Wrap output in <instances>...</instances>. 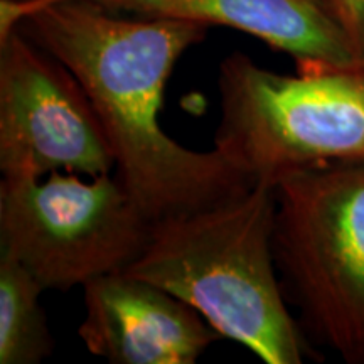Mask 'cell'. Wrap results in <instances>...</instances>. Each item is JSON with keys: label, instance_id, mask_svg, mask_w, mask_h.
<instances>
[{"label": "cell", "instance_id": "cell-7", "mask_svg": "<svg viewBox=\"0 0 364 364\" xmlns=\"http://www.w3.org/2000/svg\"><path fill=\"white\" fill-rule=\"evenodd\" d=\"M86 349L112 364H194L223 336L176 295L127 272L83 287Z\"/></svg>", "mask_w": 364, "mask_h": 364}, {"label": "cell", "instance_id": "cell-1", "mask_svg": "<svg viewBox=\"0 0 364 364\" xmlns=\"http://www.w3.org/2000/svg\"><path fill=\"white\" fill-rule=\"evenodd\" d=\"M14 27L80 80L110 142L113 172L154 223L255 184L216 149L191 150L159 124L177 59L206 38L209 26L135 16L91 0H0V38Z\"/></svg>", "mask_w": 364, "mask_h": 364}, {"label": "cell", "instance_id": "cell-2", "mask_svg": "<svg viewBox=\"0 0 364 364\" xmlns=\"http://www.w3.org/2000/svg\"><path fill=\"white\" fill-rule=\"evenodd\" d=\"M273 186L156 221L127 273L194 307L223 338L267 364L316 358L282 292L272 252Z\"/></svg>", "mask_w": 364, "mask_h": 364}, {"label": "cell", "instance_id": "cell-3", "mask_svg": "<svg viewBox=\"0 0 364 364\" xmlns=\"http://www.w3.org/2000/svg\"><path fill=\"white\" fill-rule=\"evenodd\" d=\"M215 149L252 182L364 162V58L282 75L247 54L223 59Z\"/></svg>", "mask_w": 364, "mask_h": 364}, {"label": "cell", "instance_id": "cell-5", "mask_svg": "<svg viewBox=\"0 0 364 364\" xmlns=\"http://www.w3.org/2000/svg\"><path fill=\"white\" fill-rule=\"evenodd\" d=\"M152 226L115 172L88 181L51 172L46 181L0 182V255L26 268L44 292L125 272Z\"/></svg>", "mask_w": 364, "mask_h": 364}, {"label": "cell", "instance_id": "cell-10", "mask_svg": "<svg viewBox=\"0 0 364 364\" xmlns=\"http://www.w3.org/2000/svg\"><path fill=\"white\" fill-rule=\"evenodd\" d=\"M331 2L359 58H364V0H331Z\"/></svg>", "mask_w": 364, "mask_h": 364}, {"label": "cell", "instance_id": "cell-9", "mask_svg": "<svg viewBox=\"0 0 364 364\" xmlns=\"http://www.w3.org/2000/svg\"><path fill=\"white\" fill-rule=\"evenodd\" d=\"M43 292L26 268L0 255V364H39L53 354Z\"/></svg>", "mask_w": 364, "mask_h": 364}, {"label": "cell", "instance_id": "cell-6", "mask_svg": "<svg viewBox=\"0 0 364 364\" xmlns=\"http://www.w3.org/2000/svg\"><path fill=\"white\" fill-rule=\"evenodd\" d=\"M97 177L115 159L97 108L59 59L19 27L0 38V172Z\"/></svg>", "mask_w": 364, "mask_h": 364}, {"label": "cell", "instance_id": "cell-4", "mask_svg": "<svg viewBox=\"0 0 364 364\" xmlns=\"http://www.w3.org/2000/svg\"><path fill=\"white\" fill-rule=\"evenodd\" d=\"M273 196V262L300 329L364 364V162L290 172Z\"/></svg>", "mask_w": 364, "mask_h": 364}, {"label": "cell", "instance_id": "cell-8", "mask_svg": "<svg viewBox=\"0 0 364 364\" xmlns=\"http://www.w3.org/2000/svg\"><path fill=\"white\" fill-rule=\"evenodd\" d=\"M145 17L233 27L294 58L297 68L359 59L331 0H91Z\"/></svg>", "mask_w": 364, "mask_h": 364}]
</instances>
